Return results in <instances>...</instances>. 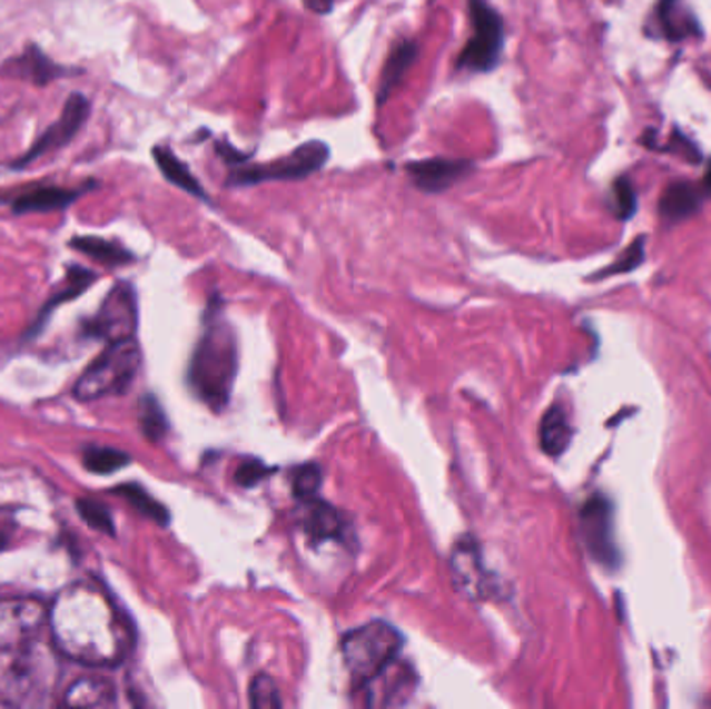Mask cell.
Returning <instances> with one entry per match:
<instances>
[{
    "instance_id": "cell-33",
    "label": "cell",
    "mask_w": 711,
    "mask_h": 709,
    "mask_svg": "<svg viewBox=\"0 0 711 709\" xmlns=\"http://www.w3.org/2000/svg\"><path fill=\"white\" fill-rule=\"evenodd\" d=\"M320 483H323L320 469H318L316 464H304V466H300V469L294 473V479H292L294 495H296L300 502L313 500V498H316L318 489H320Z\"/></svg>"
},
{
    "instance_id": "cell-15",
    "label": "cell",
    "mask_w": 711,
    "mask_h": 709,
    "mask_svg": "<svg viewBox=\"0 0 711 709\" xmlns=\"http://www.w3.org/2000/svg\"><path fill=\"white\" fill-rule=\"evenodd\" d=\"M653 23L668 42H682L703 33L699 19L684 0H660L653 13Z\"/></svg>"
},
{
    "instance_id": "cell-6",
    "label": "cell",
    "mask_w": 711,
    "mask_h": 709,
    "mask_svg": "<svg viewBox=\"0 0 711 709\" xmlns=\"http://www.w3.org/2000/svg\"><path fill=\"white\" fill-rule=\"evenodd\" d=\"M329 146L320 140L302 144L296 150L263 165H239L229 169L225 184L229 188H250L267 181H302L318 174L329 160Z\"/></svg>"
},
{
    "instance_id": "cell-3",
    "label": "cell",
    "mask_w": 711,
    "mask_h": 709,
    "mask_svg": "<svg viewBox=\"0 0 711 709\" xmlns=\"http://www.w3.org/2000/svg\"><path fill=\"white\" fill-rule=\"evenodd\" d=\"M59 682V660L50 647L28 643L0 674V706L47 708Z\"/></svg>"
},
{
    "instance_id": "cell-21",
    "label": "cell",
    "mask_w": 711,
    "mask_h": 709,
    "mask_svg": "<svg viewBox=\"0 0 711 709\" xmlns=\"http://www.w3.org/2000/svg\"><path fill=\"white\" fill-rule=\"evenodd\" d=\"M304 533L310 543H323L329 539L344 536V521L342 514L333 505L320 502L318 498L304 502Z\"/></svg>"
},
{
    "instance_id": "cell-2",
    "label": "cell",
    "mask_w": 711,
    "mask_h": 709,
    "mask_svg": "<svg viewBox=\"0 0 711 709\" xmlns=\"http://www.w3.org/2000/svg\"><path fill=\"white\" fill-rule=\"evenodd\" d=\"M236 375V333L219 311L210 308L205 332L191 356V390L213 411L219 412L231 397Z\"/></svg>"
},
{
    "instance_id": "cell-31",
    "label": "cell",
    "mask_w": 711,
    "mask_h": 709,
    "mask_svg": "<svg viewBox=\"0 0 711 709\" xmlns=\"http://www.w3.org/2000/svg\"><path fill=\"white\" fill-rule=\"evenodd\" d=\"M651 150H660V152H665V155H677L682 160H687L689 165H699L703 160L699 146L679 129H674L672 136L664 144H653Z\"/></svg>"
},
{
    "instance_id": "cell-28",
    "label": "cell",
    "mask_w": 711,
    "mask_h": 709,
    "mask_svg": "<svg viewBox=\"0 0 711 709\" xmlns=\"http://www.w3.org/2000/svg\"><path fill=\"white\" fill-rule=\"evenodd\" d=\"M140 426H142L146 440H150L152 443L162 442V437L169 431V421L160 408L157 397H152V395H146L140 402Z\"/></svg>"
},
{
    "instance_id": "cell-5",
    "label": "cell",
    "mask_w": 711,
    "mask_h": 709,
    "mask_svg": "<svg viewBox=\"0 0 711 709\" xmlns=\"http://www.w3.org/2000/svg\"><path fill=\"white\" fill-rule=\"evenodd\" d=\"M142 366V352L136 337L111 342L98 354L73 385L78 402H95L107 395L126 394Z\"/></svg>"
},
{
    "instance_id": "cell-23",
    "label": "cell",
    "mask_w": 711,
    "mask_h": 709,
    "mask_svg": "<svg viewBox=\"0 0 711 709\" xmlns=\"http://www.w3.org/2000/svg\"><path fill=\"white\" fill-rule=\"evenodd\" d=\"M152 157L157 160L160 174L169 184H174L175 188L184 189L186 194H190V196L203 200V203H208V194L203 188V184L194 177L190 167L181 158L177 157L171 148L155 146Z\"/></svg>"
},
{
    "instance_id": "cell-26",
    "label": "cell",
    "mask_w": 711,
    "mask_h": 709,
    "mask_svg": "<svg viewBox=\"0 0 711 709\" xmlns=\"http://www.w3.org/2000/svg\"><path fill=\"white\" fill-rule=\"evenodd\" d=\"M81 462H83V469L88 473L112 474L129 466L131 456L126 454L124 450H117V447L86 445L83 454H81Z\"/></svg>"
},
{
    "instance_id": "cell-11",
    "label": "cell",
    "mask_w": 711,
    "mask_h": 709,
    "mask_svg": "<svg viewBox=\"0 0 711 709\" xmlns=\"http://www.w3.org/2000/svg\"><path fill=\"white\" fill-rule=\"evenodd\" d=\"M90 100L83 95H71L65 100L63 111L59 119L48 127L47 131L30 146V150L23 157L17 158L13 163L16 169H26L30 163H36L38 158L47 157L52 152H59L65 146L73 142L79 129L86 126L90 117Z\"/></svg>"
},
{
    "instance_id": "cell-22",
    "label": "cell",
    "mask_w": 711,
    "mask_h": 709,
    "mask_svg": "<svg viewBox=\"0 0 711 709\" xmlns=\"http://www.w3.org/2000/svg\"><path fill=\"white\" fill-rule=\"evenodd\" d=\"M117 703V691L111 680L100 677H81L65 691L67 708H112Z\"/></svg>"
},
{
    "instance_id": "cell-36",
    "label": "cell",
    "mask_w": 711,
    "mask_h": 709,
    "mask_svg": "<svg viewBox=\"0 0 711 709\" xmlns=\"http://www.w3.org/2000/svg\"><path fill=\"white\" fill-rule=\"evenodd\" d=\"M215 150H217V155L223 158V163L229 167V169H234V167H239V165H246L253 155H241L237 148H234L231 144L227 142V140H219V142L215 144Z\"/></svg>"
},
{
    "instance_id": "cell-24",
    "label": "cell",
    "mask_w": 711,
    "mask_h": 709,
    "mask_svg": "<svg viewBox=\"0 0 711 709\" xmlns=\"http://www.w3.org/2000/svg\"><path fill=\"white\" fill-rule=\"evenodd\" d=\"M572 435H574V431L570 425L569 414L562 406L555 404L543 414L541 426H539V442H541V450L547 456H562L569 450Z\"/></svg>"
},
{
    "instance_id": "cell-17",
    "label": "cell",
    "mask_w": 711,
    "mask_h": 709,
    "mask_svg": "<svg viewBox=\"0 0 711 709\" xmlns=\"http://www.w3.org/2000/svg\"><path fill=\"white\" fill-rule=\"evenodd\" d=\"M96 188H59V186H38L28 189L13 200L16 215H30V213H57L73 205L79 196H83L88 189Z\"/></svg>"
},
{
    "instance_id": "cell-27",
    "label": "cell",
    "mask_w": 711,
    "mask_h": 709,
    "mask_svg": "<svg viewBox=\"0 0 711 709\" xmlns=\"http://www.w3.org/2000/svg\"><path fill=\"white\" fill-rule=\"evenodd\" d=\"M115 493L119 498L127 500L129 504L134 505L142 516L150 519V521L157 522L160 526H167L169 524V512L167 508L157 502L146 489L136 485V483H126V485H119L115 489Z\"/></svg>"
},
{
    "instance_id": "cell-16",
    "label": "cell",
    "mask_w": 711,
    "mask_h": 709,
    "mask_svg": "<svg viewBox=\"0 0 711 709\" xmlns=\"http://www.w3.org/2000/svg\"><path fill=\"white\" fill-rule=\"evenodd\" d=\"M4 73L23 79V81H30L33 86H48V83L67 78L76 71H69L63 65L55 63L40 48L28 47L23 50V55H19L17 59H11L9 63L4 65Z\"/></svg>"
},
{
    "instance_id": "cell-39",
    "label": "cell",
    "mask_w": 711,
    "mask_h": 709,
    "mask_svg": "<svg viewBox=\"0 0 711 709\" xmlns=\"http://www.w3.org/2000/svg\"><path fill=\"white\" fill-rule=\"evenodd\" d=\"M7 543H9V526H4V524L0 522V550H2Z\"/></svg>"
},
{
    "instance_id": "cell-14",
    "label": "cell",
    "mask_w": 711,
    "mask_h": 709,
    "mask_svg": "<svg viewBox=\"0 0 711 709\" xmlns=\"http://www.w3.org/2000/svg\"><path fill=\"white\" fill-rule=\"evenodd\" d=\"M414 687L416 674L408 663L397 660L361 691H368L364 701L366 706H404L411 699Z\"/></svg>"
},
{
    "instance_id": "cell-9",
    "label": "cell",
    "mask_w": 711,
    "mask_h": 709,
    "mask_svg": "<svg viewBox=\"0 0 711 709\" xmlns=\"http://www.w3.org/2000/svg\"><path fill=\"white\" fill-rule=\"evenodd\" d=\"M581 536L589 555L608 570H618L622 553L618 550L614 533V504L610 498L595 493L581 508Z\"/></svg>"
},
{
    "instance_id": "cell-38",
    "label": "cell",
    "mask_w": 711,
    "mask_h": 709,
    "mask_svg": "<svg viewBox=\"0 0 711 709\" xmlns=\"http://www.w3.org/2000/svg\"><path fill=\"white\" fill-rule=\"evenodd\" d=\"M701 189H703V194H705V196H710L711 198V158L710 163H708L705 175H703V186H701Z\"/></svg>"
},
{
    "instance_id": "cell-25",
    "label": "cell",
    "mask_w": 711,
    "mask_h": 709,
    "mask_svg": "<svg viewBox=\"0 0 711 709\" xmlns=\"http://www.w3.org/2000/svg\"><path fill=\"white\" fill-rule=\"evenodd\" d=\"M69 246L105 267H124L134 263V254L126 250L121 244L105 237L78 236L69 242Z\"/></svg>"
},
{
    "instance_id": "cell-30",
    "label": "cell",
    "mask_w": 711,
    "mask_h": 709,
    "mask_svg": "<svg viewBox=\"0 0 711 709\" xmlns=\"http://www.w3.org/2000/svg\"><path fill=\"white\" fill-rule=\"evenodd\" d=\"M76 505H78L79 516L90 529L100 531L105 535L115 536V522H112L111 512L107 505L96 502L92 498H81L76 502Z\"/></svg>"
},
{
    "instance_id": "cell-35",
    "label": "cell",
    "mask_w": 711,
    "mask_h": 709,
    "mask_svg": "<svg viewBox=\"0 0 711 709\" xmlns=\"http://www.w3.org/2000/svg\"><path fill=\"white\" fill-rule=\"evenodd\" d=\"M269 473L270 469H267L260 460H248V462H244V464L237 469L236 479L239 485L253 488V485H256L258 481H263Z\"/></svg>"
},
{
    "instance_id": "cell-29",
    "label": "cell",
    "mask_w": 711,
    "mask_h": 709,
    "mask_svg": "<svg viewBox=\"0 0 711 709\" xmlns=\"http://www.w3.org/2000/svg\"><path fill=\"white\" fill-rule=\"evenodd\" d=\"M643 263H645V236H639L624 253L618 256L610 267L595 273L593 279H608V277H614V275L632 273V270L641 267Z\"/></svg>"
},
{
    "instance_id": "cell-10",
    "label": "cell",
    "mask_w": 711,
    "mask_h": 709,
    "mask_svg": "<svg viewBox=\"0 0 711 709\" xmlns=\"http://www.w3.org/2000/svg\"><path fill=\"white\" fill-rule=\"evenodd\" d=\"M48 608L38 598H0V651L32 643L48 622Z\"/></svg>"
},
{
    "instance_id": "cell-34",
    "label": "cell",
    "mask_w": 711,
    "mask_h": 709,
    "mask_svg": "<svg viewBox=\"0 0 711 709\" xmlns=\"http://www.w3.org/2000/svg\"><path fill=\"white\" fill-rule=\"evenodd\" d=\"M250 706L258 709L282 708L279 691H277L273 678L267 674L254 678L253 685H250Z\"/></svg>"
},
{
    "instance_id": "cell-37",
    "label": "cell",
    "mask_w": 711,
    "mask_h": 709,
    "mask_svg": "<svg viewBox=\"0 0 711 709\" xmlns=\"http://www.w3.org/2000/svg\"><path fill=\"white\" fill-rule=\"evenodd\" d=\"M304 4L308 11H313L316 16H327V13H332L335 0H304Z\"/></svg>"
},
{
    "instance_id": "cell-19",
    "label": "cell",
    "mask_w": 711,
    "mask_h": 709,
    "mask_svg": "<svg viewBox=\"0 0 711 709\" xmlns=\"http://www.w3.org/2000/svg\"><path fill=\"white\" fill-rule=\"evenodd\" d=\"M703 189L691 181H674L660 198V215L668 223L687 221L695 217L703 205Z\"/></svg>"
},
{
    "instance_id": "cell-1",
    "label": "cell",
    "mask_w": 711,
    "mask_h": 709,
    "mask_svg": "<svg viewBox=\"0 0 711 709\" xmlns=\"http://www.w3.org/2000/svg\"><path fill=\"white\" fill-rule=\"evenodd\" d=\"M52 647L90 668H112L131 649V629L111 595L92 581L69 584L48 610Z\"/></svg>"
},
{
    "instance_id": "cell-7",
    "label": "cell",
    "mask_w": 711,
    "mask_h": 709,
    "mask_svg": "<svg viewBox=\"0 0 711 709\" xmlns=\"http://www.w3.org/2000/svg\"><path fill=\"white\" fill-rule=\"evenodd\" d=\"M473 36L468 45L462 48L456 69L468 73H490L500 61L506 45L504 19L491 7L487 0H468Z\"/></svg>"
},
{
    "instance_id": "cell-32",
    "label": "cell",
    "mask_w": 711,
    "mask_h": 709,
    "mask_svg": "<svg viewBox=\"0 0 711 709\" xmlns=\"http://www.w3.org/2000/svg\"><path fill=\"white\" fill-rule=\"evenodd\" d=\"M612 196H614V215L620 221H629L636 213V191L632 188L629 177H618L612 184Z\"/></svg>"
},
{
    "instance_id": "cell-13",
    "label": "cell",
    "mask_w": 711,
    "mask_h": 709,
    "mask_svg": "<svg viewBox=\"0 0 711 709\" xmlns=\"http://www.w3.org/2000/svg\"><path fill=\"white\" fill-rule=\"evenodd\" d=\"M474 165L466 158H425L406 165V175L414 188L425 194H442L454 188L462 179L473 174Z\"/></svg>"
},
{
    "instance_id": "cell-8",
    "label": "cell",
    "mask_w": 711,
    "mask_h": 709,
    "mask_svg": "<svg viewBox=\"0 0 711 709\" xmlns=\"http://www.w3.org/2000/svg\"><path fill=\"white\" fill-rule=\"evenodd\" d=\"M138 327V298L131 285H115L102 299L98 313L83 325V335L100 342H121L136 335Z\"/></svg>"
},
{
    "instance_id": "cell-18",
    "label": "cell",
    "mask_w": 711,
    "mask_h": 709,
    "mask_svg": "<svg viewBox=\"0 0 711 709\" xmlns=\"http://www.w3.org/2000/svg\"><path fill=\"white\" fill-rule=\"evenodd\" d=\"M421 55V47L416 40L411 38H402L399 42H395L392 50H389V57H387V63L383 67V73H381L379 90H377V105L383 107L389 96L394 95L395 88L404 81L406 73L411 71L412 65L416 63Z\"/></svg>"
},
{
    "instance_id": "cell-12",
    "label": "cell",
    "mask_w": 711,
    "mask_h": 709,
    "mask_svg": "<svg viewBox=\"0 0 711 709\" xmlns=\"http://www.w3.org/2000/svg\"><path fill=\"white\" fill-rule=\"evenodd\" d=\"M452 577L464 598L483 601L495 593V579L483 567V558L473 536H462L452 552Z\"/></svg>"
},
{
    "instance_id": "cell-4",
    "label": "cell",
    "mask_w": 711,
    "mask_h": 709,
    "mask_svg": "<svg viewBox=\"0 0 711 709\" xmlns=\"http://www.w3.org/2000/svg\"><path fill=\"white\" fill-rule=\"evenodd\" d=\"M402 649L404 637L389 622L375 620L349 631L342 641V656L356 689H364L397 662Z\"/></svg>"
},
{
    "instance_id": "cell-20",
    "label": "cell",
    "mask_w": 711,
    "mask_h": 709,
    "mask_svg": "<svg viewBox=\"0 0 711 709\" xmlns=\"http://www.w3.org/2000/svg\"><path fill=\"white\" fill-rule=\"evenodd\" d=\"M96 279H98V275H96L95 270L79 267V265H69V268H67V282H65L63 287L57 289V292L52 294V298L48 299L47 304L42 306L40 315H38L36 323H33L32 327H30V332H28V337H36L38 333L42 332L45 325H47L48 316L55 313L57 306H61L65 302L79 298L83 292H88V289L95 285Z\"/></svg>"
}]
</instances>
